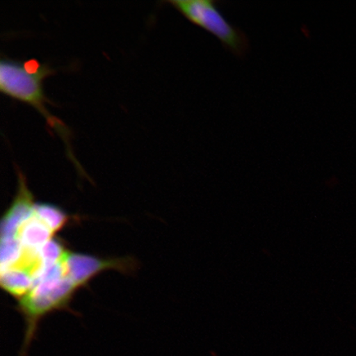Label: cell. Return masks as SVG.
Returning <instances> with one entry per match:
<instances>
[{"mask_svg": "<svg viewBox=\"0 0 356 356\" xmlns=\"http://www.w3.org/2000/svg\"><path fill=\"white\" fill-rule=\"evenodd\" d=\"M74 252H62L59 279H44L19 299L17 309L25 321L24 341L17 356H29L30 347L38 336L39 324L56 311L67 310L74 293L106 270H117L115 258H100L79 253L76 270L74 269Z\"/></svg>", "mask_w": 356, "mask_h": 356, "instance_id": "6da1fadb", "label": "cell"}, {"mask_svg": "<svg viewBox=\"0 0 356 356\" xmlns=\"http://www.w3.org/2000/svg\"><path fill=\"white\" fill-rule=\"evenodd\" d=\"M54 72L50 66L34 59L22 62L2 58L0 61V92L10 99L32 106L42 115L48 126L63 141L67 157L73 163L79 175L87 176L75 157L71 144L72 132L47 108V104H52V102L44 95L43 81Z\"/></svg>", "mask_w": 356, "mask_h": 356, "instance_id": "7a4b0ae2", "label": "cell"}, {"mask_svg": "<svg viewBox=\"0 0 356 356\" xmlns=\"http://www.w3.org/2000/svg\"><path fill=\"white\" fill-rule=\"evenodd\" d=\"M167 3L191 24L215 35L222 47L235 56L243 58L250 50L248 35L225 19L217 6L219 1L169 0Z\"/></svg>", "mask_w": 356, "mask_h": 356, "instance_id": "3957f363", "label": "cell"}]
</instances>
